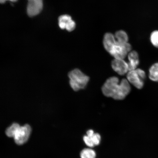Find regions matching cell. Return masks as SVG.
Wrapping results in <instances>:
<instances>
[{"label": "cell", "mask_w": 158, "mask_h": 158, "mask_svg": "<svg viewBox=\"0 0 158 158\" xmlns=\"http://www.w3.org/2000/svg\"><path fill=\"white\" fill-rule=\"evenodd\" d=\"M102 90L104 95L107 97L122 100L129 94L131 86L126 79H122L119 83V79L112 77L106 80L102 87Z\"/></svg>", "instance_id": "6da1fadb"}, {"label": "cell", "mask_w": 158, "mask_h": 158, "mask_svg": "<svg viewBox=\"0 0 158 158\" xmlns=\"http://www.w3.org/2000/svg\"><path fill=\"white\" fill-rule=\"evenodd\" d=\"M68 76L70 85L75 91L85 89L89 80L88 76L77 69L71 71L69 73Z\"/></svg>", "instance_id": "7a4b0ae2"}, {"label": "cell", "mask_w": 158, "mask_h": 158, "mask_svg": "<svg viewBox=\"0 0 158 158\" xmlns=\"http://www.w3.org/2000/svg\"><path fill=\"white\" fill-rule=\"evenodd\" d=\"M146 77L145 72L139 69L129 71L127 75L128 81L138 89L143 88Z\"/></svg>", "instance_id": "3957f363"}, {"label": "cell", "mask_w": 158, "mask_h": 158, "mask_svg": "<svg viewBox=\"0 0 158 158\" xmlns=\"http://www.w3.org/2000/svg\"><path fill=\"white\" fill-rule=\"evenodd\" d=\"M131 49V46L128 43L125 44H120L116 42L109 52L110 55L114 59H123L126 58Z\"/></svg>", "instance_id": "277c9868"}, {"label": "cell", "mask_w": 158, "mask_h": 158, "mask_svg": "<svg viewBox=\"0 0 158 158\" xmlns=\"http://www.w3.org/2000/svg\"><path fill=\"white\" fill-rule=\"evenodd\" d=\"M31 132V128L28 124L20 126L15 136V143L21 145L26 143L28 140Z\"/></svg>", "instance_id": "5b68a950"}, {"label": "cell", "mask_w": 158, "mask_h": 158, "mask_svg": "<svg viewBox=\"0 0 158 158\" xmlns=\"http://www.w3.org/2000/svg\"><path fill=\"white\" fill-rule=\"evenodd\" d=\"M27 12L29 17L38 15L43 8V0H27Z\"/></svg>", "instance_id": "8992f818"}, {"label": "cell", "mask_w": 158, "mask_h": 158, "mask_svg": "<svg viewBox=\"0 0 158 158\" xmlns=\"http://www.w3.org/2000/svg\"><path fill=\"white\" fill-rule=\"evenodd\" d=\"M111 66L115 72L121 76L129 72L128 63L123 59H114L112 61Z\"/></svg>", "instance_id": "52a82bcc"}, {"label": "cell", "mask_w": 158, "mask_h": 158, "mask_svg": "<svg viewBox=\"0 0 158 158\" xmlns=\"http://www.w3.org/2000/svg\"><path fill=\"white\" fill-rule=\"evenodd\" d=\"M128 56L129 60V62L128 63V70L130 71L135 70L139 64L138 53L135 51H132L129 52Z\"/></svg>", "instance_id": "ba28073f"}, {"label": "cell", "mask_w": 158, "mask_h": 158, "mask_svg": "<svg viewBox=\"0 0 158 158\" xmlns=\"http://www.w3.org/2000/svg\"><path fill=\"white\" fill-rule=\"evenodd\" d=\"M116 41L114 35L112 33H108L104 35L103 45L105 48L108 52L112 47L115 44Z\"/></svg>", "instance_id": "9c48e42d"}, {"label": "cell", "mask_w": 158, "mask_h": 158, "mask_svg": "<svg viewBox=\"0 0 158 158\" xmlns=\"http://www.w3.org/2000/svg\"><path fill=\"white\" fill-rule=\"evenodd\" d=\"M116 42L120 44H125L128 43V38L127 33L123 31L116 32L114 35Z\"/></svg>", "instance_id": "30bf717a"}, {"label": "cell", "mask_w": 158, "mask_h": 158, "mask_svg": "<svg viewBox=\"0 0 158 158\" xmlns=\"http://www.w3.org/2000/svg\"><path fill=\"white\" fill-rule=\"evenodd\" d=\"M149 78L154 82H158V63H156L149 69Z\"/></svg>", "instance_id": "8fae6325"}, {"label": "cell", "mask_w": 158, "mask_h": 158, "mask_svg": "<svg viewBox=\"0 0 158 158\" xmlns=\"http://www.w3.org/2000/svg\"><path fill=\"white\" fill-rule=\"evenodd\" d=\"M20 126L19 124L13 123L6 130V135L9 137H14Z\"/></svg>", "instance_id": "7c38bea8"}, {"label": "cell", "mask_w": 158, "mask_h": 158, "mask_svg": "<svg viewBox=\"0 0 158 158\" xmlns=\"http://www.w3.org/2000/svg\"><path fill=\"white\" fill-rule=\"evenodd\" d=\"M96 153L94 150L85 148L80 153L81 158H96Z\"/></svg>", "instance_id": "4fadbf2b"}, {"label": "cell", "mask_w": 158, "mask_h": 158, "mask_svg": "<svg viewBox=\"0 0 158 158\" xmlns=\"http://www.w3.org/2000/svg\"><path fill=\"white\" fill-rule=\"evenodd\" d=\"M72 19V17L68 15H63L60 16L58 18L59 27L62 29H66L67 23Z\"/></svg>", "instance_id": "5bb4252c"}, {"label": "cell", "mask_w": 158, "mask_h": 158, "mask_svg": "<svg viewBox=\"0 0 158 158\" xmlns=\"http://www.w3.org/2000/svg\"><path fill=\"white\" fill-rule=\"evenodd\" d=\"M150 39L152 44L158 48V31H154L152 33Z\"/></svg>", "instance_id": "9a60e30c"}, {"label": "cell", "mask_w": 158, "mask_h": 158, "mask_svg": "<svg viewBox=\"0 0 158 158\" xmlns=\"http://www.w3.org/2000/svg\"><path fill=\"white\" fill-rule=\"evenodd\" d=\"M91 138L94 146H97L99 145L101 139V137L99 134L97 133H94Z\"/></svg>", "instance_id": "2e32d148"}, {"label": "cell", "mask_w": 158, "mask_h": 158, "mask_svg": "<svg viewBox=\"0 0 158 158\" xmlns=\"http://www.w3.org/2000/svg\"><path fill=\"white\" fill-rule=\"evenodd\" d=\"M83 140L85 143L90 148L94 147V145L92 141L91 137H89L87 135H85L83 137Z\"/></svg>", "instance_id": "e0dca14e"}, {"label": "cell", "mask_w": 158, "mask_h": 158, "mask_svg": "<svg viewBox=\"0 0 158 158\" xmlns=\"http://www.w3.org/2000/svg\"><path fill=\"white\" fill-rule=\"evenodd\" d=\"M76 23L72 19L67 23L66 29L69 31H72L76 28Z\"/></svg>", "instance_id": "ac0fdd59"}, {"label": "cell", "mask_w": 158, "mask_h": 158, "mask_svg": "<svg viewBox=\"0 0 158 158\" xmlns=\"http://www.w3.org/2000/svg\"><path fill=\"white\" fill-rule=\"evenodd\" d=\"M94 132L93 130L92 129L89 130L86 133V135L89 137H91L94 134Z\"/></svg>", "instance_id": "d6986e66"}, {"label": "cell", "mask_w": 158, "mask_h": 158, "mask_svg": "<svg viewBox=\"0 0 158 158\" xmlns=\"http://www.w3.org/2000/svg\"><path fill=\"white\" fill-rule=\"evenodd\" d=\"M7 0H0V3H4Z\"/></svg>", "instance_id": "ffe728a7"}, {"label": "cell", "mask_w": 158, "mask_h": 158, "mask_svg": "<svg viewBox=\"0 0 158 158\" xmlns=\"http://www.w3.org/2000/svg\"><path fill=\"white\" fill-rule=\"evenodd\" d=\"M7 1H10L12 2H15L18 1V0H7Z\"/></svg>", "instance_id": "44dd1931"}]
</instances>
